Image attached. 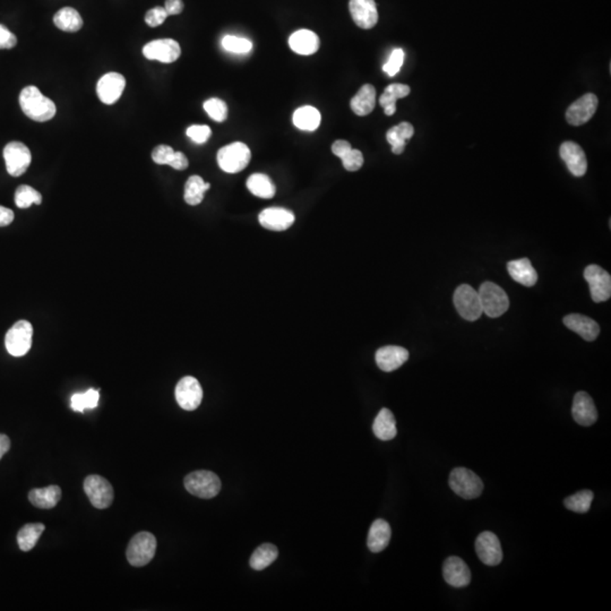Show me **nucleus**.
I'll use <instances>...</instances> for the list:
<instances>
[{"instance_id":"obj_1","label":"nucleus","mask_w":611,"mask_h":611,"mask_svg":"<svg viewBox=\"0 0 611 611\" xmlns=\"http://www.w3.org/2000/svg\"><path fill=\"white\" fill-rule=\"evenodd\" d=\"M20 109L30 119L44 123L55 117L57 108L54 101L44 97L37 87L30 85L22 90L20 94Z\"/></svg>"},{"instance_id":"obj_2","label":"nucleus","mask_w":611,"mask_h":611,"mask_svg":"<svg viewBox=\"0 0 611 611\" xmlns=\"http://www.w3.org/2000/svg\"><path fill=\"white\" fill-rule=\"evenodd\" d=\"M184 483L188 493L204 500H211L221 490V480L212 471H194L185 478Z\"/></svg>"},{"instance_id":"obj_3","label":"nucleus","mask_w":611,"mask_h":611,"mask_svg":"<svg viewBox=\"0 0 611 611\" xmlns=\"http://www.w3.org/2000/svg\"><path fill=\"white\" fill-rule=\"evenodd\" d=\"M480 302H481L483 314L496 319L500 317L510 308V299L507 293L502 288L493 282H485L481 284L479 291Z\"/></svg>"},{"instance_id":"obj_4","label":"nucleus","mask_w":611,"mask_h":611,"mask_svg":"<svg viewBox=\"0 0 611 611\" xmlns=\"http://www.w3.org/2000/svg\"><path fill=\"white\" fill-rule=\"evenodd\" d=\"M252 159V152L246 144L241 142L229 144L218 149V167L227 173H238L246 169Z\"/></svg>"},{"instance_id":"obj_5","label":"nucleus","mask_w":611,"mask_h":611,"mask_svg":"<svg viewBox=\"0 0 611 611\" xmlns=\"http://www.w3.org/2000/svg\"><path fill=\"white\" fill-rule=\"evenodd\" d=\"M156 553V539L149 532L135 534L127 547V560L130 565L143 567L154 558Z\"/></svg>"},{"instance_id":"obj_6","label":"nucleus","mask_w":611,"mask_h":611,"mask_svg":"<svg viewBox=\"0 0 611 611\" xmlns=\"http://www.w3.org/2000/svg\"><path fill=\"white\" fill-rule=\"evenodd\" d=\"M450 487L452 490L464 500H474L482 494L483 483L474 471L465 468H457L450 474Z\"/></svg>"},{"instance_id":"obj_7","label":"nucleus","mask_w":611,"mask_h":611,"mask_svg":"<svg viewBox=\"0 0 611 611\" xmlns=\"http://www.w3.org/2000/svg\"><path fill=\"white\" fill-rule=\"evenodd\" d=\"M453 302L457 313L467 321H476L483 314L479 293L468 284H462L457 288L454 292Z\"/></svg>"},{"instance_id":"obj_8","label":"nucleus","mask_w":611,"mask_h":611,"mask_svg":"<svg viewBox=\"0 0 611 611\" xmlns=\"http://www.w3.org/2000/svg\"><path fill=\"white\" fill-rule=\"evenodd\" d=\"M33 339V326L27 321H18L9 328L5 336V345L9 354L23 357L29 352Z\"/></svg>"},{"instance_id":"obj_9","label":"nucleus","mask_w":611,"mask_h":611,"mask_svg":"<svg viewBox=\"0 0 611 611\" xmlns=\"http://www.w3.org/2000/svg\"><path fill=\"white\" fill-rule=\"evenodd\" d=\"M84 491L89 497L90 502L98 510H106L113 502V488L106 478L91 474L84 480Z\"/></svg>"},{"instance_id":"obj_10","label":"nucleus","mask_w":611,"mask_h":611,"mask_svg":"<svg viewBox=\"0 0 611 611\" xmlns=\"http://www.w3.org/2000/svg\"><path fill=\"white\" fill-rule=\"evenodd\" d=\"M4 159L7 173L13 177H20L26 173L32 161L31 152L25 144L11 142L4 149Z\"/></svg>"},{"instance_id":"obj_11","label":"nucleus","mask_w":611,"mask_h":611,"mask_svg":"<svg viewBox=\"0 0 611 611\" xmlns=\"http://www.w3.org/2000/svg\"><path fill=\"white\" fill-rule=\"evenodd\" d=\"M584 278L590 285L594 302H607L611 296V276L599 265H588L584 271Z\"/></svg>"},{"instance_id":"obj_12","label":"nucleus","mask_w":611,"mask_h":611,"mask_svg":"<svg viewBox=\"0 0 611 611\" xmlns=\"http://www.w3.org/2000/svg\"><path fill=\"white\" fill-rule=\"evenodd\" d=\"M175 395L181 409L194 411L201 405L203 390L195 377L186 376L181 378L175 386Z\"/></svg>"},{"instance_id":"obj_13","label":"nucleus","mask_w":611,"mask_h":611,"mask_svg":"<svg viewBox=\"0 0 611 611\" xmlns=\"http://www.w3.org/2000/svg\"><path fill=\"white\" fill-rule=\"evenodd\" d=\"M598 104L599 100L597 95H594L593 93H586L569 106L566 111V121L568 124L573 126L586 124L597 111Z\"/></svg>"},{"instance_id":"obj_14","label":"nucleus","mask_w":611,"mask_h":611,"mask_svg":"<svg viewBox=\"0 0 611 611\" xmlns=\"http://www.w3.org/2000/svg\"><path fill=\"white\" fill-rule=\"evenodd\" d=\"M144 57L149 61L171 63L179 59L181 55L180 46L173 39H160L151 41L143 48Z\"/></svg>"},{"instance_id":"obj_15","label":"nucleus","mask_w":611,"mask_h":611,"mask_svg":"<svg viewBox=\"0 0 611 611\" xmlns=\"http://www.w3.org/2000/svg\"><path fill=\"white\" fill-rule=\"evenodd\" d=\"M476 555L488 566L500 565L502 560L500 539L493 532H482L476 540Z\"/></svg>"},{"instance_id":"obj_16","label":"nucleus","mask_w":611,"mask_h":611,"mask_svg":"<svg viewBox=\"0 0 611 611\" xmlns=\"http://www.w3.org/2000/svg\"><path fill=\"white\" fill-rule=\"evenodd\" d=\"M126 87L124 76L118 73H108L99 80L97 93L101 102L104 104H113L121 99Z\"/></svg>"},{"instance_id":"obj_17","label":"nucleus","mask_w":611,"mask_h":611,"mask_svg":"<svg viewBox=\"0 0 611 611\" xmlns=\"http://www.w3.org/2000/svg\"><path fill=\"white\" fill-rule=\"evenodd\" d=\"M349 9L354 23L360 29H373L378 22V12L375 0H350Z\"/></svg>"},{"instance_id":"obj_18","label":"nucleus","mask_w":611,"mask_h":611,"mask_svg":"<svg viewBox=\"0 0 611 611\" xmlns=\"http://www.w3.org/2000/svg\"><path fill=\"white\" fill-rule=\"evenodd\" d=\"M443 576L450 586L464 588L471 582L470 568L459 557H448L443 565Z\"/></svg>"},{"instance_id":"obj_19","label":"nucleus","mask_w":611,"mask_h":611,"mask_svg":"<svg viewBox=\"0 0 611 611\" xmlns=\"http://www.w3.org/2000/svg\"><path fill=\"white\" fill-rule=\"evenodd\" d=\"M560 158L575 177H583L588 170V160L582 147L574 142H565L560 149Z\"/></svg>"},{"instance_id":"obj_20","label":"nucleus","mask_w":611,"mask_h":611,"mask_svg":"<svg viewBox=\"0 0 611 611\" xmlns=\"http://www.w3.org/2000/svg\"><path fill=\"white\" fill-rule=\"evenodd\" d=\"M295 214L282 207H270L259 213V221L261 227L271 231H285L295 223Z\"/></svg>"},{"instance_id":"obj_21","label":"nucleus","mask_w":611,"mask_h":611,"mask_svg":"<svg viewBox=\"0 0 611 611\" xmlns=\"http://www.w3.org/2000/svg\"><path fill=\"white\" fill-rule=\"evenodd\" d=\"M572 414L575 421L584 427L593 425L598 420L597 407L591 396L586 392H579L575 394Z\"/></svg>"},{"instance_id":"obj_22","label":"nucleus","mask_w":611,"mask_h":611,"mask_svg":"<svg viewBox=\"0 0 611 611\" xmlns=\"http://www.w3.org/2000/svg\"><path fill=\"white\" fill-rule=\"evenodd\" d=\"M409 359V351L397 345H388L378 349L376 364L383 371L390 373L401 367Z\"/></svg>"},{"instance_id":"obj_23","label":"nucleus","mask_w":611,"mask_h":611,"mask_svg":"<svg viewBox=\"0 0 611 611\" xmlns=\"http://www.w3.org/2000/svg\"><path fill=\"white\" fill-rule=\"evenodd\" d=\"M564 324L566 328L582 336L586 341H594L600 334L599 324L588 316L571 314L564 319Z\"/></svg>"},{"instance_id":"obj_24","label":"nucleus","mask_w":611,"mask_h":611,"mask_svg":"<svg viewBox=\"0 0 611 611\" xmlns=\"http://www.w3.org/2000/svg\"><path fill=\"white\" fill-rule=\"evenodd\" d=\"M319 37L315 32L310 30H299L289 37L291 50L298 55H314L319 49Z\"/></svg>"},{"instance_id":"obj_25","label":"nucleus","mask_w":611,"mask_h":611,"mask_svg":"<svg viewBox=\"0 0 611 611\" xmlns=\"http://www.w3.org/2000/svg\"><path fill=\"white\" fill-rule=\"evenodd\" d=\"M508 273L514 281L524 287H533L538 281V273L529 259H517L507 264Z\"/></svg>"},{"instance_id":"obj_26","label":"nucleus","mask_w":611,"mask_h":611,"mask_svg":"<svg viewBox=\"0 0 611 611\" xmlns=\"http://www.w3.org/2000/svg\"><path fill=\"white\" fill-rule=\"evenodd\" d=\"M390 524L384 519H378L371 524V530L368 533L367 545L371 553H381L388 547L390 543Z\"/></svg>"},{"instance_id":"obj_27","label":"nucleus","mask_w":611,"mask_h":611,"mask_svg":"<svg viewBox=\"0 0 611 611\" xmlns=\"http://www.w3.org/2000/svg\"><path fill=\"white\" fill-rule=\"evenodd\" d=\"M61 498V489L58 486H48L44 488H35L29 493V500L32 505L42 510H50L57 506Z\"/></svg>"},{"instance_id":"obj_28","label":"nucleus","mask_w":611,"mask_h":611,"mask_svg":"<svg viewBox=\"0 0 611 611\" xmlns=\"http://www.w3.org/2000/svg\"><path fill=\"white\" fill-rule=\"evenodd\" d=\"M376 106V90L371 84H366L351 99L350 106L357 116H367L371 113Z\"/></svg>"},{"instance_id":"obj_29","label":"nucleus","mask_w":611,"mask_h":611,"mask_svg":"<svg viewBox=\"0 0 611 611\" xmlns=\"http://www.w3.org/2000/svg\"><path fill=\"white\" fill-rule=\"evenodd\" d=\"M414 134V128L410 123L403 121L401 124L392 127L386 132V140L392 147V152L394 154H402L405 151L407 142Z\"/></svg>"},{"instance_id":"obj_30","label":"nucleus","mask_w":611,"mask_h":611,"mask_svg":"<svg viewBox=\"0 0 611 611\" xmlns=\"http://www.w3.org/2000/svg\"><path fill=\"white\" fill-rule=\"evenodd\" d=\"M373 431L375 436L381 440H390L395 438L397 429H396L395 418L392 411L386 407L379 411L376 419L374 421Z\"/></svg>"},{"instance_id":"obj_31","label":"nucleus","mask_w":611,"mask_h":611,"mask_svg":"<svg viewBox=\"0 0 611 611\" xmlns=\"http://www.w3.org/2000/svg\"><path fill=\"white\" fill-rule=\"evenodd\" d=\"M292 119L293 124L299 130L314 132L321 125V112L314 106H304L295 111Z\"/></svg>"},{"instance_id":"obj_32","label":"nucleus","mask_w":611,"mask_h":611,"mask_svg":"<svg viewBox=\"0 0 611 611\" xmlns=\"http://www.w3.org/2000/svg\"><path fill=\"white\" fill-rule=\"evenodd\" d=\"M410 94V87L405 84H390L379 98V104L384 108L385 115L393 116L396 111V101Z\"/></svg>"},{"instance_id":"obj_33","label":"nucleus","mask_w":611,"mask_h":611,"mask_svg":"<svg viewBox=\"0 0 611 611\" xmlns=\"http://www.w3.org/2000/svg\"><path fill=\"white\" fill-rule=\"evenodd\" d=\"M54 23L63 32H78L83 26L80 13L72 7H63L54 16Z\"/></svg>"},{"instance_id":"obj_34","label":"nucleus","mask_w":611,"mask_h":611,"mask_svg":"<svg viewBox=\"0 0 611 611\" xmlns=\"http://www.w3.org/2000/svg\"><path fill=\"white\" fill-rule=\"evenodd\" d=\"M46 530L42 523H29L24 525L18 533V543L22 551H30L35 548L37 541Z\"/></svg>"},{"instance_id":"obj_35","label":"nucleus","mask_w":611,"mask_h":611,"mask_svg":"<svg viewBox=\"0 0 611 611\" xmlns=\"http://www.w3.org/2000/svg\"><path fill=\"white\" fill-rule=\"evenodd\" d=\"M247 188L256 197L265 199L274 197L276 192V185L273 184L269 175L263 173H254L250 175L247 180Z\"/></svg>"},{"instance_id":"obj_36","label":"nucleus","mask_w":611,"mask_h":611,"mask_svg":"<svg viewBox=\"0 0 611 611\" xmlns=\"http://www.w3.org/2000/svg\"><path fill=\"white\" fill-rule=\"evenodd\" d=\"M210 187L211 185L205 183L199 175H192L185 185V202L192 206L201 204L205 192L210 190Z\"/></svg>"},{"instance_id":"obj_37","label":"nucleus","mask_w":611,"mask_h":611,"mask_svg":"<svg viewBox=\"0 0 611 611\" xmlns=\"http://www.w3.org/2000/svg\"><path fill=\"white\" fill-rule=\"evenodd\" d=\"M278 556V550L276 545H272V543H264V545H259V548L256 549L250 557V567L255 571H263L276 562Z\"/></svg>"},{"instance_id":"obj_38","label":"nucleus","mask_w":611,"mask_h":611,"mask_svg":"<svg viewBox=\"0 0 611 611\" xmlns=\"http://www.w3.org/2000/svg\"><path fill=\"white\" fill-rule=\"evenodd\" d=\"M593 500V493L591 490H581L573 496H569L564 500V505L569 511L575 513H586L591 508Z\"/></svg>"},{"instance_id":"obj_39","label":"nucleus","mask_w":611,"mask_h":611,"mask_svg":"<svg viewBox=\"0 0 611 611\" xmlns=\"http://www.w3.org/2000/svg\"><path fill=\"white\" fill-rule=\"evenodd\" d=\"M99 399H100L99 390L91 388L84 393L74 394L70 400V407L75 412H84L87 409H94L98 407Z\"/></svg>"},{"instance_id":"obj_40","label":"nucleus","mask_w":611,"mask_h":611,"mask_svg":"<svg viewBox=\"0 0 611 611\" xmlns=\"http://www.w3.org/2000/svg\"><path fill=\"white\" fill-rule=\"evenodd\" d=\"M41 203H42V195L31 186L22 185L15 192V204L20 209H27L32 204L40 205Z\"/></svg>"},{"instance_id":"obj_41","label":"nucleus","mask_w":611,"mask_h":611,"mask_svg":"<svg viewBox=\"0 0 611 611\" xmlns=\"http://www.w3.org/2000/svg\"><path fill=\"white\" fill-rule=\"evenodd\" d=\"M222 47L224 50L233 52V54H248L253 49V42L245 39V37H235V35H226L222 39Z\"/></svg>"},{"instance_id":"obj_42","label":"nucleus","mask_w":611,"mask_h":611,"mask_svg":"<svg viewBox=\"0 0 611 611\" xmlns=\"http://www.w3.org/2000/svg\"><path fill=\"white\" fill-rule=\"evenodd\" d=\"M204 110L211 119L216 123H223L228 118V106L221 99L212 98L204 102Z\"/></svg>"},{"instance_id":"obj_43","label":"nucleus","mask_w":611,"mask_h":611,"mask_svg":"<svg viewBox=\"0 0 611 611\" xmlns=\"http://www.w3.org/2000/svg\"><path fill=\"white\" fill-rule=\"evenodd\" d=\"M405 55L403 50L400 49V48L394 49L393 52L390 54V59H388V63H385L384 66H383V70H384L388 76L393 78V76H395V75L400 72L402 65L405 63Z\"/></svg>"},{"instance_id":"obj_44","label":"nucleus","mask_w":611,"mask_h":611,"mask_svg":"<svg viewBox=\"0 0 611 611\" xmlns=\"http://www.w3.org/2000/svg\"><path fill=\"white\" fill-rule=\"evenodd\" d=\"M186 134L196 144H204L209 141V138L212 135V130L206 125H192L187 128Z\"/></svg>"},{"instance_id":"obj_45","label":"nucleus","mask_w":611,"mask_h":611,"mask_svg":"<svg viewBox=\"0 0 611 611\" xmlns=\"http://www.w3.org/2000/svg\"><path fill=\"white\" fill-rule=\"evenodd\" d=\"M341 160L347 171H358L364 166V155L359 149H351Z\"/></svg>"},{"instance_id":"obj_46","label":"nucleus","mask_w":611,"mask_h":611,"mask_svg":"<svg viewBox=\"0 0 611 611\" xmlns=\"http://www.w3.org/2000/svg\"><path fill=\"white\" fill-rule=\"evenodd\" d=\"M175 152V149L171 147L159 145V147L153 149L152 159L156 164H161V166L168 164L169 166L171 163V161H173Z\"/></svg>"},{"instance_id":"obj_47","label":"nucleus","mask_w":611,"mask_h":611,"mask_svg":"<svg viewBox=\"0 0 611 611\" xmlns=\"http://www.w3.org/2000/svg\"><path fill=\"white\" fill-rule=\"evenodd\" d=\"M168 16L169 15L166 12L164 7H154V8L149 9V12L145 15V22L151 27H156V26L163 24L164 20H167Z\"/></svg>"},{"instance_id":"obj_48","label":"nucleus","mask_w":611,"mask_h":611,"mask_svg":"<svg viewBox=\"0 0 611 611\" xmlns=\"http://www.w3.org/2000/svg\"><path fill=\"white\" fill-rule=\"evenodd\" d=\"M18 44V37L0 24V49H12Z\"/></svg>"},{"instance_id":"obj_49","label":"nucleus","mask_w":611,"mask_h":611,"mask_svg":"<svg viewBox=\"0 0 611 611\" xmlns=\"http://www.w3.org/2000/svg\"><path fill=\"white\" fill-rule=\"evenodd\" d=\"M351 149H352L351 144L349 142L345 141V140H338L332 145V152L336 156H339L340 159L343 158Z\"/></svg>"},{"instance_id":"obj_50","label":"nucleus","mask_w":611,"mask_h":611,"mask_svg":"<svg viewBox=\"0 0 611 611\" xmlns=\"http://www.w3.org/2000/svg\"><path fill=\"white\" fill-rule=\"evenodd\" d=\"M188 164H190V162H188V159H187L184 153L175 152L173 161H171V163L169 166L175 170H185L188 168Z\"/></svg>"},{"instance_id":"obj_51","label":"nucleus","mask_w":611,"mask_h":611,"mask_svg":"<svg viewBox=\"0 0 611 611\" xmlns=\"http://www.w3.org/2000/svg\"><path fill=\"white\" fill-rule=\"evenodd\" d=\"M164 9L168 15H178L184 11V1L183 0H166Z\"/></svg>"},{"instance_id":"obj_52","label":"nucleus","mask_w":611,"mask_h":611,"mask_svg":"<svg viewBox=\"0 0 611 611\" xmlns=\"http://www.w3.org/2000/svg\"><path fill=\"white\" fill-rule=\"evenodd\" d=\"M14 212L7 207L0 206V227H7L14 221Z\"/></svg>"},{"instance_id":"obj_53","label":"nucleus","mask_w":611,"mask_h":611,"mask_svg":"<svg viewBox=\"0 0 611 611\" xmlns=\"http://www.w3.org/2000/svg\"><path fill=\"white\" fill-rule=\"evenodd\" d=\"M9 448H11V439L6 435L0 433V459L9 451Z\"/></svg>"}]
</instances>
